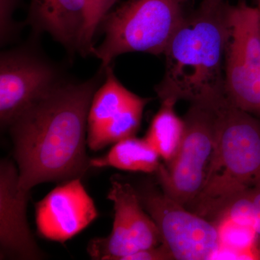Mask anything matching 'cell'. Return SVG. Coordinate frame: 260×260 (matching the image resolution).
<instances>
[{
  "label": "cell",
  "instance_id": "1",
  "mask_svg": "<svg viewBox=\"0 0 260 260\" xmlns=\"http://www.w3.org/2000/svg\"><path fill=\"white\" fill-rule=\"evenodd\" d=\"M98 83H61L10 124L21 190L81 178L90 168L88 116Z\"/></svg>",
  "mask_w": 260,
  "mask_h": 260
},
{
  "label": "cell",
  "instance_id": "2",
  "mask_svg": "<svg viewBox=\"0 0 260 260\" xmlns=\"http://www.w3.org/2000/svg\"><path fill=\"white\" fill-rule=\"evenodd\" d=\"M229 6L224 0H203L185 16L164 53L165 73L155 88L160 102L211 103L226 98Z\"/></svg>",
  "mask_w": 260,
  "mask_h": 260
},
{
  "label": "cell",
  "instance_id": "3",
  "mask_svg": "<svg viewBox=\"0 0 260 260\" xmlns=\"http://www.w3.org/2000/svg\"><path fill=\"white\" fill-rule=\"evenodd\" d=\"M216 143L204 185L186 207L215 223L235 195L260 186V122L228 99L219 105Z\"/></svg>",
  "mask_w": 260,
  "mask_h": 260
},
{
  "label": "cell",
  "instance_id": "4",
  "mask_svg": "<svg viewBox=\"0 0 260 260\" xmlns=\"http://www.w3.org/2000/svg\"><path fill=\"white\" fill-rule=\"evenodd\" d=\"M183 0H127L102 23L104 39L93 48L103 68L129 52L164 54L185 18Z\"/></svg>",
  "mask_w": 260,
  "mask_h": 260
},
{
  "label": "cell",
  "instance_id": "5",
  "mask_svg": "<svg viewBox=\"0 0 260 260\" xmlns=\"http://www.w3.org/2000/svg\"><path fill=\"white\" fill-rule=\"evenodd\" d=\"M223 100L191 104L183 118L182 140L175 156L156 172L161 190L187 206L199 194L216 143L218 107Z\"/></svg>",
  "mask_w": 260,
  "mask_h": 260
},
{
  "label": "cell",
  "instance_id": "6",
  "mask_svg": "<svg viewBox=\"0 0 260 260\" xmlns=\"http://www.w3.org/2000/svg\"><path fill=\"white\" fill-rule=\"evenodd\" d=\"M224 80L233 105L260 117V19L257 7L229 6Z\"/></svg>",
  "mask_w": 260,
  "mask_h": 260
},
{
  "label": "cell",
  "instance_id": "7",
  "mask_svg": "<svg viewBox=\"0 0 260 260\" xmlns=\"http://www.w3.org/2000/svg\"><path fill=\"white\" fill-rule=\"evenodd\" d=\"M138 193L158 228L162 244L174 259H214L221 246L216 224L188 210L162 190L145 186Z\"/></svg>",
  "mask_w": 260,
  "mask_h": 260
},
{
  "label": "cell",
  "instance_id": "8",
  "mask_svg": "<svg viewBox=\"0 0 260 260\" xmlns=\"http://www.w3.org/2000/svg\"><path fill=\"white\" fill-rule=\"evenodd\" d=\"M107 198L114 206L112 230L107 237L90 241L87 251L92 259L126 260L137 251L162 244L157 225L131 184L112 179Z\"/></svg>",
  "mask_w": 260,
  "mask_h": 260
},
{
  "label": "cell",
  "instance_id": "9",
  "mask_svg": "<svg viewBox=\"0 0 260 260\" xmlns=\"http://www.w3.org/2000/svg\"><path fill=\"white\" fill-rule=\"evenodd\" d=\"M105 70V80L95 90L88 112L87 145L93 151L135 136L149 102L126 89L110 65Z\"/></svg>",
  "mask_w": 260,
  "mask_h": 260
},
{
  "label": "cell",
  "instance_id": "10",
  "mask_svg": "<svg viewBox=\"0 0 260 260\" xmlns=\"http://www.w3.org/2000/svg\"><path fill=\"white\" fill-rule=\"evenodd\" d=\"M60 82L48 61L26 51L3 52L0 58V121L10 124Z\"/></svg>",
  "mask_w": 260,
  "mask_h": 260
},
{
  "label": "cell",
  "instance_id": "11",
  "mask_svg": "<svg viewBox=\"0 0 260 260\" xmlns=\"http://www.w3.org/2000/svg\"><path fill=\"white\" fill-rule=\"evenodd\" d=\"M99 213L81 178L61 183L36 204L37 232L44 239L66 242L83 232Z\"/></svg>",
  "mask_w": 260,
  "mask_h": 260
},
{
  "label": "cell",
  "instance_id": "12",
  "mask_svg": "<svg viewBox=\"0 0 260 260\" xmlns=\"http://www.w3.org/2000/svg\"><path fill=\"white\" fill-rule=\"evenodd\" d=\"M18 167L3 160L0 165V251L1 259H41L44 254L27 220L29 193L20 189Z\"/></svg>",
  "mask_w": 260,
  "mask_h": 260
},
{
  "label": "cell",
  "instance_id": "13",
  "mask_svg": "<svg viewBox=\"0 0 260 260\" xmlns=\"http://www.w3.org/2000/svg\"><path fill=\"white\" fill-rule=\"evenodd\" d=\"M86 0H31L28 23L70 51L80 50L86 22Z\"/></svg>",
  "mask_w": 260,
  "mask_h": 260
},
{
  "label": "cell",
  "instance_id": "14",
  "mask_svg": "<svg viewBox=\"0 0 260 260\" xmlns=\"http://www.w3.org/2000/svg\"><path fill=\"white\" fill-rule=\"evenodd\" d=\"M160 160L145 138L133 136L114 143L106 155L90 159V167H112L126 172L150 174L158 172Z\"/></svg>",
  "mask_w": 260,
  "mask_h": 260
},
{
  "label": "cell",
  "instance_id": "15",
  "mask_svg": "<svg viewBox=\"0 0 260 260\" xmlns=\"http://www.w3.org/2000/svg\"><path fill=\"white\" fill-rule=\"evenodd\" d=\"M174 106V103L161 102L144 138L164 162L175 156L184 133V120L176 114Z\"/></svg>",
  "mask_w": 260,
  "mask_h": 260
},
{
  "label": "cell",
  "instance_id": "16",
  "mask_svg": "<svg viewBox=\"0 0 260 260\" xmlns=\"http://www.w3.org/2000/svg\"><path fill=\"white\" fill-rule=\"evenodd\" d=\"M117 0H86V22L80 42V52L91 54L94 47L93 40L104 19L112 11Z\"/></svg>",
  "mask_w": 260,
  "mask_h": 260
},
{
  "label": "cell",
  "instance_id": "17",
  "mask_svg": "<svg viewBox=\"0 0 260 260\" xmlns=\"http://www.w3.org/2000/svg\"><path fill=\"white\" fill-rule=\"evenodd\" d=\"M20 0H0V38L5 44L14 37L17 25L13 20Z\"/></svg>",
  "mask_w": 260,
  "mask_h": 260
},
{
  "label": "cell",
  "instance_id": "18",
  "mask_svg": "<svg viewBox=\"0 0 260 260\" xmlns=\"http://www.w3.org/2000/svg\"><path fill=\"white\" fill-rule=\"evenodd\" d=\"M174 259L172 253L164 244L137 251L126 260H171Z\"/></svg>",
  "mask_w": 260,
  "mask_h": 260
},
{
  "label": "cell",
  "instance_id": "19",
  "mask_svg": "<svg viewBox=\"0 0 260 260\" xmlns=\"http://www.w3.org/2000/svg\"><path fill=\"white\" fill-rule=\"evenodd\" d=\"M248 194L251 200L254 213L260 214V186L248 189Z\"/></svg>",
  "mask_w": 260,
  "mask_h": 260
},
{
  "label": "cell",
  "instance_id": "20",
  "mask_svg": "<svg viewBox=\"0 0 260 260\" xmlns=\"http://www.w3.org/2000/svg\"><path fill=\"white\" fill-rule=\"evenodd\" d=\"M254 259H260V244L256 243L255 250H254Z\"/></svg>",
  "mask_w": 260,
  "mask_h": 260
},
{
  "label": "cell",
  "instance_id": "21",
  "mask_svg": "<svg viewBox=\"0 0 260 260\" xmlns=\"http://www.w3.org/2000/svg\"><path fill=\"white\" fill-rule=\"evenodd\" d=\"M258 10H259V19H260V0H258V6H257Z\"/></svg>",
  "mask_w": 260,
  "mask_h": 260
},
{
  "label": "cell",
  "instance_id": "22",
  "mask_svg": "<svg viewBox=\"0 0 260 260\" xmlns=\"http://www.w3.org/2000/svg\"><path fill=\"white\" fill-rule=\"evenodd\" d=\"M186 1H187V0H183V2H184V3H185Z\"/></svg>",
  "mask_w": 260,
  "mask_h": 260
}]
</instances>
